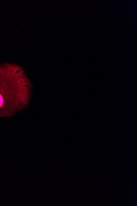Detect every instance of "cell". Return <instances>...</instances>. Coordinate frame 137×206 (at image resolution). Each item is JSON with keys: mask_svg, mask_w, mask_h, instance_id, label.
I'll return each mask as SVG.
<instances>
[{"mask_svg": "<svg viewBox=\"0 0 137 206\" xmlns=\"http://www.w3.org/2000/svg\"><path fill=\"white\" fill-rule=\"evenodd\" d=\"M31 83L22 67L0 65V117H11L29 106Z\"/></svg>", "mask_w": 137, "mask_h": 206, "instance_id": "6da1fadb", "label": "cell"}]
</instances>
